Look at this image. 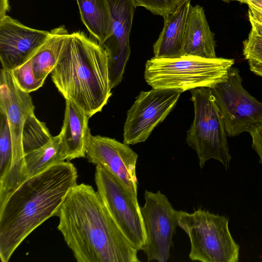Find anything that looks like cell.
Segmentation results:
<instances>
[{
	"instance_id": "277c9868",
	"label": "cell",
	"mask_w": 262,
	"mask_h": 262,
	"mask_svg": "<svg viewBox=\"0 0 262 262\" xmlns=\"http://www.w3.org/2000/svg\"><path fill=\"white\" fill-rule=\"evenodd\" d=\"M234 63L233 59L221 57H154L146 62L144 78L154 89H176L184 92L199 88H212L226 79Z\"/></svg>"
},
{
	"instance_id": "cb8c5ba5",
	"label": "cell",
	"mask_w": 262,
	"mask_h": 262,
	"mask_svg": "<svg viewBox=\"0 0 262 262\" xmlns=\"http://www.w3.org/2000/svg\"><path fill=\"white\" fill-rule=\"evenodd\" d=\"M243 45V54L249 65L262 68V35L250 31Z\"/></svg>"
},
{
	"instance_id": "484cf974",
	"label": "cell",
	"mask_w": 262,
	"mask_h": 262,
	"mask_svg": "<svg viewBox=\"0 0 262 262\" xmlns=\"http://www.w3.org/2000/svg\"><path fill=\"white\" fill-rule=\"evenodd\" d=\"M251 26V31L262 35V17L249 21Z\"/></svg>"
},
{
	"instance_id": "4fadbf2b",
	"label": "cell",
	"mask_w": 262,
	"mask_h": 262,
	"mask_svg": "<svg viewBox=\"0 0 262 262\" xmlns=\"http://www.w3.org/2000/svg\"><path fill=\"white\" fill-rule=\"evenodd\" d=\"M138 154L127 144L115 139L91 133L88 139L86 157L90 163L103 167L117 177L133 196L137 198L136 167Z\"/></svg>"
},
{
	"instance_id": "e0dca14e",
	"label": "cell",
	"mask_w": 262,
	"mask_h": 262,
	"mask_svg": "<svg viewBox=\"0 0 262 262\" xmlns=\"http://www.w3.org/2000/svg\"><path fill=\"white\" fill-rule=\"evenodd\" d=\"M190 5V0H187L174 12L163 17V30L153 45L155 57L174 58L184 56L186 23Z\"/></svg>"
},
{
	"instance_id": "ffe728a7",
	"label": "cell",
	"mask_w": 262,
	"mask_h": 262,
	"mask_svg": "<svg viewBox=\"0 0 262 262\" xmlns=\"http://www.w3.org/2000/svg\"><path fill=\"white\" fill-rule=\"evenodd\" d=\"M65 160L67 156L59 135L52 136L45 144L25 155L23 182Z\"/></svg>"
},
{
	"instance_id": "5bb4252c",
	"label": "cell",
	"mask_w": 262,
	"mask_h": 262,
	"mask_svg": "<svg viewBox=\"0 0 262 262\" xmlns=\"http://www.w3.org/2000/svg\"><path fill=\"white\" fill-rule=\"evenodd\" d=\"M50 32L28 27L4 15L0 20V60L2 69L11 71L33 56Z\"/></svg>"
},
{
	"instance_id": "9a60e30c",
	"label": "cell",
	"mask_w": 262,
	"mask_h": 262,
	"mask_svg": "<svg viewBox=\"0 0 262 262\" xmlns=\"http://www.w3.org/2000/svg\"><path fill=\"white\" fill-rule=\"evenodd\" d=\"M89 117L74 102L66 100L63 125L59 134L67 156V161L86 157V146L90 129Z\"/></svg>"
},
{
	"instance_id": "3957f363",
	"label": "cell",
	"mask_w": 262,
	"mask_h": 262,
	"mask_svg": "<svg viewBox=\"0 0 262 262\" xmlns=\"http://www.w3.org/2000/svg\"><path fill=\"white\" fill-rule=\"evenodd\" d=\"M51 78L65 99L89 118L101 111L112 95L106 52L83 32L70 34Z\"/></svg>"
},
{
	"instance_id": "4316f807",
	"label": "cell",
	"mask_w": 262,
	"mask_h": 262,
	"mask_svg": "<svg viewBox=\"0 0 262 262\" xmlns=\"http://www.w3.org/2000/svg\"><path fill=\"white\" fill-rule=\"evenodd\" d=\"M249 69L251 72H252L255 74L262 77V68L255 67L252 65H249Z\"/></svg>"
},
{
	"instance_id": "ac0fdd59",
	"label": "cell",
	"mask_w": 262,
	"mask_h": 262,
	"mask_svg": "<svg viewBox=\"0 0 262 262\" xmlns=\"http://www.w3.org/2000/svg\"><path fill=\"white\" fill-rule=\"evenodd\" d=\"M50 32L48 39L30 58L35 77L43 81L57 63L70 35L64 26Z\"/></svg>"
},
{
	"instance_id": "d4e9b609",
	"label": "cell",
	"mask_w": 262,
	"mask_h": 262,
	"mask_svg": "<svg viewBox=\"0 0 262 262\" xmlns=\"http://www.w3.org/2000/svg\"><path fill=\"white\" fill-rule=\"evenodd\" d=\"M137 6H142L155 15L163 17L171 14L177 8V0H135Z\"/></svg>"
},
{
	"instance_id": "30bf717a",
	"label": "cell",
	"mask_w": 262,
	"mask_h": 262,
	"mask_svg": "<svg viewBox=\"0 0 262 262\" xmlns=\"http://www.w3.org/2000/svg\"><path fill=\"white\" fill-rule=\"evenodd\" d=\"M183 92L169 89L141 91L127 112L123 143L134 145L147 140L154 129L174 108Z\"/></svg>"
},
{
	"instance_id": "44dd1931",
	"label": "cell",
	"mask_w": 262,
	"mask_h": 262,
	"mask_svg": "<svg viewBox=\"0 0 262 262\" xmlns=\"http://www.w3.org/2000/svg\"><path fill=\"white\" fill-rule=\"evenodd\" d=\"M52 137L45 123L39 121L34 113L32 114L26 121L23 132L25 154L43 145Z\"/></svg>"
},
{
	"instance_id": "2e32d148",
	"label": "cell",
	"mask_w": 262,
	"mask_h": 262,
	"mask_svg": "<svg viewBox=\"0 0 262 262\" xmlns=\"http://www.w3.org/2000/svg\"><path fill=\"white\" fill-rule=\"evenodd\" d=\"M214 34L211 31L203 8L190 5L184 38V56L216 58Z\"/></svg>"
},
{
	"instance_id": "603a6c76",
	"label": "cell",
	"mask_w": 262,
	"mask_h": 262,
	"mask_svg": "<svg viewBox=\"0 0 262 262\" xmlns=\"http://www.w3.org/2000/svg\"><path fill=\"white\" fill-rule=\"evenodd\" d=\"M9 71L17 85L23 91L28 93L39 89L45 82L35 77L30 59L21 66Z\"/></svg>"
},
{
	"instance_id": "f1b7e54d",
	"label": "cell",
	"mask_w": 262,
	"mask_h": 262,
	"mask_svg": "<svg viewBox=\"0 0 262 262\" xmlns=\"http://www.w3.org/2000/svg\"><path fill=\"white\" fill-rule=\"evenodd\" d=\"M187 0H177V7L182 5L183 3H184Z\"/></svg>"
},
{
	"instance_id": "ba28073f",
	"label": "cell",
	"mask_w": 262,
	"mask_h": 262,
	"mask_svg": "<svg viewBox=\"0 0 262 262\" xmlns=\"http://www.w3.org/2000/svg\"><path fill=\"white\" fill-rule=\"evenodd\" d=\"M242 81L238 69L232 66L226 79L211 88L228 137L249 133L262 125V103L244 89Z\"/></svg>"
},
{
	"instance_id": "5b68a950",
	"label": "cell",
	"mask_w": 262,
	"mask_h": 262,
	"mask_svg": "<svg viewBox=\"0 0 262 262\" xmlns=\"http://www.w3.org/2000/svg\"><path fill=\"white\" fill-rule=\"evenodd\" d=\"M178 226L190 242L189 257L202 262H237L239 245L232 237L229 219L199 208L192 213L176 210Z\"/></svg>"
},
{
	"instance_id": "7a4b0ae2",
	"label": "cell",
	"mask_w": 262,
	"mask_h": 262,
	"mask_svg": "<svg viewBox=\"0 0 262 262\" xmlns=\"http://www.w3.org/2000/svg\"><path fill=\"white\" fill-rule=\"evenodd\" d=\"M78 172L69 161L49 167L21 183L0 204V258L8 262L37 227L56 212L77 184Z\"/></svg>"
},
{
	"instance_id": "d6986e66",
	"label": "cell",
	"mask_w": 262,
	"mask_h": 262,
	"mask_svg": "<svg viewBox=\"0 0 262 262\" xmlns=\"http://www.w3.org/2000/svg\"><path fill=\"white\" fill-rule=\"evenodd\" d=\"M81 20L99 44L111 35V16L107 0H76Z\"/></svg>"
},
{
	"instance_id": "8992f818",
	"label": "cell",
	"mask_w": 262,
	"mask_h": 262,
	"mask_svg": "<svg viewBox=\"0 0 262 262\" xmlns=\"http://www.w3.org/2000/svg\"><path fill=\"white\" fill-rule=\"evenodd\" d=\"M190 92L194 116L187 132L186 142L196 151L201 168L213 159L228 169L231 156L224 121L212 90L203 87L192 89Z\"/></svg>"
},
{
	"instance_id": "52a82bcc",
	"label": "cell",
	"mask_w": 262,
	"mask_h": 262,
	"mask_svg": "<svg viewBox=\"0 0 262 262\" xmlns=\"http://www.w3.org/2000/svg\"><path fill=\"white\" fill-rule=\"evenodd\" d=\"M0 111L7 116L11 134L13 158L7 177L0 183V201L23 183L25 152L22 137L24 127L34 106L29 93L23 91L11 72L2 68L0 73Z\"/></svg>"
},
{
	"instance_id": "9c48e42d",
	"label": "cell",
	"mask_w": 262,
	"mask_h": 262,
	"mask_svg": "<svg viewBox=\"0 0 262 262\" xmlns=\"http://www.w3.org/2000/svg\"><path fill=\"white\" fill-rule=\"evenodd\" d=\"M94 179L97 191L113 218L131 244L141 250L146 235L138 199L102 166H96Z\"/></svg>"
},
{
	"instance_id": "7c38bea8",
	"label": "cell",
	"mask_w": 262,
	"mask_h": 262,
	"mask_svg": "<svg viewBox=\"0 0 262 262\" xmlns=\"http://www.w3.org/2000/svg\"><path fill=\"white\" fill-rule=\"evenodd\" d=\"M111 16V35L99 44L107 55L112 89L122 81L130 53L129 35L137 7L135 0H107Z\"/></svg>"
},
{
	"instance_id": "7402d4cb",
	"label": "cell",
	"mask_w": 262,
	"mask_h": 262,
	"mask_svg": "<svg viewBox=\"0 0 262 262\" xmlns=\"http://www.w3.org/2000/svg\"><path fill=\"white\" fill-rule=\"evenodd\" d=\"M0 183L5 181L13 158L11 134L6 114L0 111Z\"/></svg>"
},
{
	"instance_id": "6da1fadb",
	"label": "cell",
	"mask_w": 262,
	"mask_h": 262,
	"mask_svg": "<svg viewBox=\"0 0 262 262\" xmlns=\"http://www.w3.org/2000/svg\"><path fill=\"white\" fill-rule=\"evenodd\" d=\"M57 228L78 262H140L138 250L116 223L97 191L76 184L56 212Z\"/></svg>"
},
{
	"instance_id": "8fae6325",
	"label": "cell",
	"mask_w": 262,
	"mask_h": 262,
	"mask_svg": "<svg viewBox=\"0 0 262 262\" xmlns=\"http://www.w3.org/2000/svg\"><path fill=\"white\" fill-rule=\"evenodd\" d=\"M144 200L140 210L146 238L141 250L146 254L147 261L166 262L178 226L176 210L160 190L153 192L146 190Z\"/></svg>"
},
{
	"instance_id": "83f0119b",
	"label": "cell",
	"mask_w": 262,
	"mask_h": 262,
	"mask_svg": "<svg viewBox=\"0 0 262 262\" xmlns=\"http://www.w3.org/2000/svg\"><path fill=\"white\" fill-rule=\"evenodd\" d=\"M222 1L225 2V3H229L232 1H237L241 3L246 4V1L245 0H221Z\"/></svg>"
}]
</instances>
